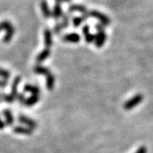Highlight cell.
Masks as SVG:
<instances>
[{
  "mask_svg": "<svg viewBox=\"0 0 153 153\" xmlns=\"http://www.w3.org/2000/svg\"><path fill=\"white\" fill-rule=\"evenodd\" d=\"M82 33H83V34H84V36H85V35H87V34H88V33H89V27L85 26V27H83V29H82Z\"/></svg>",
  "mask_w": 153,
  "mask_h": 153,
  "instance_id": "27",
  "label": "cell"
},
{
  "mask_svg": "<svg viewBox=\"0 0 153 153\" xmlns=\"http://www.w3.org/2000/svg\"><path fill=\"white\" fill-rule=\"evenodd\" d=\"M51 11H52L51 17H53V19H55V20H58L63 16L62 7H61V4H55L53 7V10Z\"/></svg>",
  "mask_w": 153,
  "mask_h": 153,
  "instance_id": "10",
  "label": "cell"
},
{
  "mask_svg": "<svg viewBox=\"0 0 153 153\" xmlns=\"http://www.w3.org/2000/svg\"><path fill=\"white\" fill-rule=\"evenodd\" d=\"M44 38L45 48L50 49V47H51L52 44H53V38H52V32H51L49 29H48V28H46V29L44 30Z\"/></svg>",
  "mask_w": 153,
  "mask_h": 153,
  "instance_id": "9",
  "label": "cell"
},
{
  "mask_svg": "<svg viewBox=\"0 0 153 153\" xmlns=\"http://www.w3.org/2000/svg\"><path fill=\"white\" fill-rule=\"evenodd\" d=\"M2 101V97H1V94H0V102Z\"/></svg>",
  "mask_w": 153,
  "mask_h": 153,
  "instance_id": "30",
  "label": "cell"
},
{
  "mask_svg": "<svg viewBox=\"0 0 153 153\" xmlns=\"http://www.w3.org/2000/svg\"><path fill=\"white\" fill-rule=\"evenodd\" d=\"M83 18L82 17H75V18H73V20H72V22H73V26L75 27H79L80 25H81V23L83 22Z\"/></svg>",
  "mask_w": 153,
  "mask_h": 153,
  "instance_id": "21",
  "label": "cell"
},
{
  "mask_svg": "<svg viewBox=\"0 0 153 153\" xmlns=\"http://www.w3.org/2000/svg\"><path fill=\"white\" fill-rule=\"evenodd\" d=\"M40 7H41V10L43 13V16L45 19H49L51 17V13L52 11L49 9V6L48 4V2L46 0H42L40 3Z\"/></svg>",
  "mask_w": 153,
  "mask_h": 153,
  "instance_id": "8",
  "label": "cell"
},
{
  "mask_svg": "<svg viewBox=\"0 0 153 153\" xmlns=\"http://www.w3.org/2000/svg\"><path fill=\"white\" fill-rule=\"evenodd\" d=\"M22 82V78L21 76H16V78H14V81L12 82V85H11V95L14 96L15 98L16 99L17 94H18V87H19V84Z\"/></svg>",
  "mask_w": 153,
  "mask_h": 153,
  "instance_id": "11",
  "label": "cell"
},
{
  "mask_svg": "<svg viewBox=\"0 0 153 153\" xmlns=\"http://www.w3.org/2000/svg\"><path fill=\"white\" fill-rule=\"evenodd\" d=\"M55 1L56 4H61V3L64 2V0H55Z\"/></svg>",
  "mask_w": 153,
  "mask_h": 153,
  "instance_id": "29",
  "label": "cell"
},
{
  "mask_svg": "<svg viewBox=\"0 0 153 153\" xmlns=\"http://www.w3.org/2000/svg\"><path fill=\"white\" fill-rule=\"evenodd\" d=\"M33 71L36 73V74H38V75H44V76H48L50 73H52L51 71L49 70V68L46 67V66H42L41 64H37L36 66H34L33 68Z\"/></svg>",
  "mask_w": 153,
  "mask_h": 153,
  "instance_id": "7",
  "label": "cell"
},
{
  "mask_svg": "<svg viewBox=\"0 0 153 153\" xmlns=\"http://www.w3.org/2000/svg\"><path fill=\"white\" fill-rule=\"evenodd\" d=\"M1 97H2V101H4L6 103H9V104L13 103L16 100L14 96L11 95V94L2 93L1 94Z\"/></svg>",
  "mask_w": 153,
  "mask_h": 153,
  "instance_id": "18",
  "label": "cell"
},
{
  "mask_svg": "<svg viewBox=\"0 0 153 153\" xmlns=\"http://www.w3.org/2000/svg\"><path fill=\"white\" fill-rule=\"evenodd\" d=\"M143 95L140 94H138L136 95H134V97H132L130 100H127L125 103H124V105H123V108L127 111H129V110H132L133 108H134L135 106H137L140 103H141V101L143 100Z\"/></svg>",
  "mask_w": 153,
  "mask_h": 153,
  "instance_id": "2",
  "label": "cell"
},
{
  "mask_svg": "<svg viewBox=\"0 0 153 153\" xmlns=\"http://www.w3.org/2000/svg\"><path fill=\"white\" fill-rule=\"evenodd\" d=\"M85 40H86L87 43H92L95 40V36L93 35V34L88 33L87 35H85Z\"/></svg>",
  "mask_w": 153,
  "mask_h": 153,
  "instance_id": "24",
  "label": "cell"
},
{
  "mask_svg": "<svg viewBox=\"0 0 153 153\" xmlns=\"http://www.w3.org/2000/svg\"><path fill=\"white\" fill-rule=\"evenodd\" d=\"M13 132L16 134H22V135H31L33 134V130L30 128L25 126H16L13 128Z\"/></svg>",
  "mask_w": 153,
  "mask_h": 153,
  "instance_id": "4",
  "label": "cell"
},
{
  "mask_svg": "<svg viewBox=\"0 0 153 153\" xmlns=\"http://www.w3.org/2000/svg\"><path fill=\"white\" fill-rule=\"evenodd\" d=\"M18 121L21 123H22L23 125L27 126V128H32L33 130L37 128V127H38V124H37V123L35 121L27 117V116H25V115H19L18 116Z\"/></svg>",
  "mask_w": 153,
  "mask_h": 153,
  "instance_id": "3",
  "label": "cell"
},
{
  "mask_svg": "<svg viewBox=\"0 0 153 153\" xmlns=\"http://www.w3.org/2000/svg\"><path fill=\"white\" fill-rule=\"evenodd\" d=\"M105 38H106V36L104 33V32H100L98 35L95 36V40H94V44H95V46L98 47V48H100L104 45L105 41Z\"/></svg>",
  "mask_w": 153,
  "mask_h": 153,
  "instance_id": "15",
  "label": "cell"
},
{
  "mask_svg": "<svg viewBox=\"0 0 153 153\" xmlns=\"http://www.w3.org/2000/svg\"><path fill=\"white\" fill-rule=\"evenodd\" d=\"M8 85V81L7 80H0V88H4L7 87Z\"/></svg>",
  "mask_w": 153,
  "mask_h": 153,
  "instance_id": "26",
  "label": "cell"
},
{
  "mask_svg": "<svg viewBox=\"0 0 153 153\" xmlns=\"http://www.w3.org/2000/svg\"><path fill=\"white\" fill-rule=\"evenodd\" d=\"M26 97H25V95H24V94H18L16 96V100L17 101L20 103V104L22 105H24V103H25V101H26Z\"/></svg>",
  "mask_w": 153,
  "mask_h": 153,
  "instance_id": "23",
  "label": "cell"
},
{
  "mask_svg": "<svg viewBox=\"0 0 153 153\" xmlns=\"http://www.w3.org/2000/svg\"><path fill=\"white\" fill-rule=\"evenodd\" d=\"M62 40L68 43H78L80 41V36L77 33H69L65 35Z\"/></svg>",
  "mask_w": 153,
  "mask_h": 153,
  "instance_id": "13",
  "label": "cell"
},
{
  "mask_svg": "<svg viewBox=\"0 0 153 153\" xmlns=\"http://www.w3.org/2000/svg\"><path fill=\"white\" fill-rule=\"evenodd\" d=\"M0 27L2 28V30L5 31V35L4 36L3 41L4 43L10 42L13 36L15 35V33H16V29L11 24V22L9 21H4L0 23Z\"/></svg>",
  "mask_w": 153,
  "mask_h": 153,
  "instance_id": "1",
  "label": "cell"
},
{
  "mask_svg": "<svg viewBox=\"0 0 153 153\" xmlns=\"http://www.w3.org/2000/svg\"><path fill=\"white\" fill-rule=\"evenodd\" d=\"M55 84V76L54 74L50 73L46 76V88L48 90H53Z\"/></svg>",
  "mask_w": 153,
  "mask_h": 153,
  "instance_id": "16",
  "label": "cell"
},
{
  "mask_svg": "<svg viewBox=\"0 0 153 153\" xmlns=\"http://www.w3.org/2000/svg\"><path fill=\"white\" fill-rule=\"evenodd\" d=\"M0 77L3 78L4 80H7L8 81L10 79V72L8 70L0 68Z\"/></svg>",
  "mask_w": 153,
  "mask_h": 153,
  "instance_id": "19",
  "label": "cell"
},
{
  "mask_svg": "<svg viewBox=\"0 0 153 153\" xmlns=\"http://www.w3.org/2000/svg\"><path fill=\"white\" fill-rule=\"evenodd\" d=\"M2 113H3V116L4 117V119H5V122H4V123H5V125L9 126V127H10V126L13 125L14 123H15V117H14V116L12 114L10 110H3Z\"/></svg>",
  "mask_w": 153,
  "mask_h": 153,
  "instance_id": "5",
  "label": "cell"
},
{
  "mask_svg": "<svg viewBox=\"0 0 153 153\" xmlns=\"http://www.w3.org/2000/svg\"><path fill=\"white\" fill-rule=\"evenodd\" d=\"M69 11L70 12H74V11H78L82 13V15L87 13V10L84 6L82 5H76V4H73V5L70 6L69 8Z\"/></svg>",
  "mask_w": 153,
  "mask_h": 153,
  "instance_id": "17",
  "label": "cell"
},
{
  "mask_svg": "<svg viewBox=\"0 0 153 153\" xmlns=\"http://www.w3.org/2000/svg\"><path fill=\"white\" fill-rule=\"evenodd\" d=\"M6 127L5 125V123L4 122V121L1 119V117H0V130H2V129H4V128Z\"/></svg>",
  "mask_w": 153,
  "mask_h": 153,
  "instance_id": "28",
  "label": "cell"
},
{
  "mask_svg": "<svg viewBox=\"0 0 153 153\" xmlns=\"http://www.w3.org/2000/svg\"><path fill=\"white\" fill-rule=\"evenodd\" d=\"M40 100V95H37V94H32L30 97L26 99V101L24 103L25 106H27V107H31L34 105H36L39 101Z\"/></svg>",
  "mask_w": 153,
  "mask_h": 153,
  "instance_id": "14",
  "label": "cell"
},
{
  "mask_svg": "<svg viewBox=\"0 0 153 153\" xmlns=\"http://www.w3.org/2000/svg\"><path fill=\"white\" fill-rule=\"evenodd\" d=\"M1 31H3V30H2V28H1V27H0V32H1Z\"/></svg>",
  "mask_w": 153,
  "mask_h": 153,
  "instance_id": "31",
  "label": "cell"
},
{
  "mask_svg": "<svg viewBox=\"0 0 153 153\" xmlns=\"http://www.w3.org/2000/svg\"><path fill=\"white\" fill-rule=\"evenodd\" d=\"M135 153H147V148L146 147V146H140V147L137 150Z\"/></svg>",
  "mask_w": 153,
  "mask_h": 153,
  "instance_id": "25",
  "label": "cell"
},
{
  "mask_svg": "<svg viewBox=\"0 0 153 153\" xmlns=\"http://www.w3.org/2000/svg\"><path fill=\"white\" fill-rule=\"evenodd\" d=\"M51 55V51H50V49H47L45 48L44 50H42L38 55H37V58H36V61L38 64H41L43 63L44 61L47 60L49 58V56Z\"/></svg>",
  "mask_w": 153,
  "mask_h": 153,
  "instance_id": "6",
  "label": "cell"
},
{
  "mask_svg": "<svg viewBox=\"0 0 153 153\" xmlns=\"http://www.w3.org/2000/svg\"><path fill=\"white\" fill-rule=\"evenodd\" d=\"M62 24L65 26V27H68V25H69V21H70V16L68 15V14H65V15H63L62 16Z\"/></svg>",
  "mask_w": 153,
  "mask_h": 153,
  "instance_id": "22",
  "label": "cell"
},
{
  "mask_svg": "<svg viewBox=\"0 0 153 153\" xmlns=\"http://www.w3.org/2000/svg\"><path fill=\"white\" fill-rule=\"evenodd\" d=\"M64 28L66 27H65V26L62 23H58V24H56L54 27V33L55 34H59Z\"/></svg>",
  "mask_w": 153,
  "mask_h": 153,
  "instance_id": "20",
  "label": "cell"
},
{
  "mask_svg": "<svg viewBox=\"0 0 153 153\" xmlns=\"http://www.w3.org/2000/svg\"><path fill=\"white\" fill-rule=\"evenodd\" d=\"M24 92H28L31 93L32 94H37V95H40L41 90L40 88L37 86V85H33V84H26L23 88Z\"/></svg>",
  "mask_w": 153,
  "mask_h": 153,
  "instance_id": "12",
  "label": "cell"
}]
</instances>
